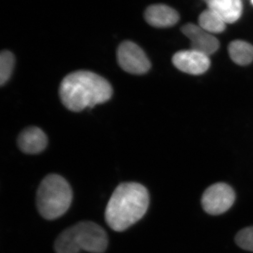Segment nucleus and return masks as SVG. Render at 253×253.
<instances>
[{"label": "nucleus", "instance_id": "2", "mask_svg": "<svg viewBox=\"0 0 253 253\" xmlns=\"http://www.w3.org/2000/svg\"><path fill=\"white\" fill-rule=\"evenodd\" d=\"M149 205V192L144 186L123 183L115 189L106 206V223L113 230H126L144 217Z\"/></svg>", "mask_w": 253, "mask_h": 253}, {"label": "nucleus", "instance_id": "6", "mask_svg": "<svg viewBox=\"0 0 253 253\" xmlns=\"http://www.w3.org/2000/svg\"><path fill=\"white\" fill-rule=\"evenodd\" d=\"M118 63L123 71L134 75L145 74L151 63L143 49L131 41H125L118 46Z\"/></svg>", "mask_w": 253, "mask_h": 253}, {"label": "nucleus", "instance_id": "11", "mask_svg": "<svg viewBox=\"0 0 253 253\" xmlns=\"http://www.w3.org/2000/svg\"><path fill=\"white\" fill-rule=\"evenodd\" d=\"M208 9L217 12L226 23H233L242 14L241 0H204Z\"/></svg>", "mask_w": 253, "mask_h": 253}, {"label": "nucleus", "instance_id": "7", "mask_svg": "<svg viewBox=\"0 0 253 253\" xmlns=\"http://www.w3.org/2000/svg\"><path fill=\"white\" fill-rule=\"evenodd\" d=\"M172 63L179 71L198 76L208 71L211 59L208 55L191 49L176 52L173 56Z\"/></svg>", "mask_w": 253, "mask_h": 253}, {"label": "nucleus", "instance_id": "4", "mask_svg": "<svg viewBox=\"0 0 253 253\" xmlns=\"http://www.w3.org/2000/svg\"><path fill=\"white\" fill-rule=\"evenodd\" d=\"M73 192L68 181L59 174H49L42 181L37 192L38 211L46 219H55L68 211Z\"/></svg>", "mask_w": 253, "mask_h": 253}, {"label": "nucleus", "instance_id": "3", "mask_svg": "<svg viewBox=\"0 0 253 253\" xmlns=\"http://www.w3.org/2000/svg\"><path fill=\"white\" fill-rule=\"evenodd\" d=\"M107 246V234L102 227L92 221H81L58 236L54 249L56 253H101Z\"/></svg>", "mask_w": 253, "mask_h": 253}, {"label": "nucleus", "instance_id": "10", "mask_svg": "<svg viewBox=\"0 0 253 253\" xmlns=\"http://www.w3.org/2000/svg\"><path fill=\"white\" fill-rule=\"evenodd\" d=\"M146 22L156 28H167L174 26L179 21L177 11L166 4L149 6L144 13Z\"/></svg>", "mask_w": 253, "mask_h": 253}, {"label": "nucleus", "instance_id": "13", "mask_svg": "<svg viewBox=\"0 0 253 253\" xmlns=\"http://www.w3.org/2000/svg\"><path fill=\"white\" fill-rule=\"evenodd\" d=\"M199 26L210 33H220L225 30L226 22L215 11L208 9L200 15Z\"/></svg>", "mask_w": 253, "mask_h": 253}, {"label": "nucleus", "instance_id": "15", "mask_svg": "<svg viewBox=\"0 0 253 253\" xmlns=\"http://www.w3.org/2000/svg\"><path fill=\"white\" fill-rule=\"evenodd\" d=\"M235 241L241 249L253 252V226L240 231L236 234Z\"/></svg>", "mask_w": 253, "mask_h": 253}, {"label": "nucleus", "instance_id": "16", "mask_svg": "<svg viewBox=\"0 0 253 253\" xmlns=\"http://www.w3.org/2000/svg\"><path fill=\"white\" fill-rule=\"evenodd\" d=\"M251 1H252V3H253V0H251Z\"/></svg>", "mask_w": 253, "mask_h": 253}, {"label": "nucleus", "instance_id": "1", "mask_svg": "<svg viewBox=\"0 0 253 253\" xmlns=\"http://www.w3.org/2000/svg\"><path fill=\"white\" fill-rule=\"evenodd\" d=\"M113 88L109 81L88 71H75L63 78L59 86V96L65 107L80 112L111 99Z\"/></svg>", "mask_w": 253, "mask_h": 253}, {"label": "nucleus", "instance_id": "14", "mask_svg": "<svg viewBox=\"0 0 253 253\" xmlns=\"http://www.w3.org/2000/svg\"><path fill=\"white\" fill-rule=\"evenodd\" d=\"M15 65L14 55L4 50L0 54V84L4 85L9 81L13 73Z\"/></svg>", "mask_w": 253, "mask_h": 253}, {"label": "nucleus", "instance_id": "8", "mask_svg": "<svg viewBox=\"0 0 253 253\" xmlns=\"http://www.w3.org/2000/svg\"><path fill=\"white\" fill-rule=\"evenodd\" d=\"M181 32L191 41V49L209 56L219 49L217 38L199 26L189 23L181 28Z\"/></svg>", "mask_w": 253, "mask_h": 253}, {"label": "nucleus", "instance_id": "9", "mask_svg": "<svg viewBox=\"0 0 253 253\" xmlns=\"http://www.w3.org/2000/svg\"><path fill=\"white\" fill-rule=\"evenodd\" d=\"M45 133L37 126H30L21 131L18 138L19 149L25 154H38L42 152L47 146Z\"/></svg>", "mask_w": 253, "mask_h": 253}, {"label": "nucleus", "instance_id": "12", "mask_svg": "<svg viewBox=\"0 0 253 253\" xmlns=\"http://www.w3.org/2000/svg\"><path fill=\"white\" fill-rule=\"evenodd\" d=\"M228 51L232 61L240 66H246L253 61V46L246 42H231Z\"/></svg>", "mask_w": 253, "mask_h": 253}, {"label": "nucleus", "instance_id": "5", "mask_svg": "<svg viewBox=\"0 0 253 253\" xmlns=\"http://www.w3.org/2000/svg\"><path fill=\"white\" fill-rule=\"evenodd\" d=\"M235 199V192L230 186L225 183H217L205 191L201 204L208 214L219 215L230 209Z\"/></svg>", "mask_w": 253, "mask_h": 253}]
</instances>
